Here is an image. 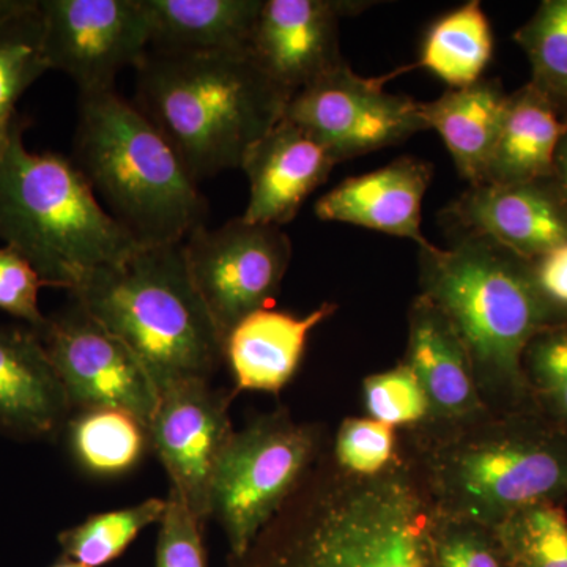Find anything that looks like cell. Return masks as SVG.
I'll list each match as a JSON object with an SVG mask.
<instances>
[{
  "mask_svg": "<svg viewBox=\"0 0 567 567\" xmlns=\"http://www.w3.org/2000/svg\"><path fill=\"white\" fill-rule=\"evenodd\" d=\"M328 447L230 567H429L434 511L402 453L386 472L357 477Z\"/></svg>",
  "mask_w": 567,
  "mask_h": 567,
  "instance_id": "1",
  "label": "cell"
},
{
  "mask_svg": "<svg viewBox=\"0 0 567 567\" xmlns=\"http://www.w3.org/2000/svg\"><path fill=\"white\" fill-rule=\"evenodd\" d=\"M401 453L439 516L488 528L536 503L567 505V432L537 409L488 412L399 432Z\"/></svg>",
  "mask_w": 567,
  "mask_h": 567,
  "instance_id": "2",
  "label": "cell"
},
{
  "mask_svg": "<svg viewBox=\"0 0 567 567\" xmlns=\"http://www.w3.org/2000/svg\"><path fill=\"white\" fill-rule=\"evenodd\" d=\"M420 287L461 339L484 405L536 409L524 354L536 334L567 322L537 290L532 264L486 238L456 234L447 248H420Z\"/></svg>",
  "mask_w": 567,
  "mask_h": 567,
  "instance_id": "3",
  "label": "cell"
},
{
  "mask_svg": "<svg viewBox=\"0 0 567 567\" xmlns=\"http://www.w3.org/2000/svg\"><path fill=\"white\" fill-rule=\"evenodd\" d=\"M136 74L134 104L169 141L197 185L241 169L252 145L282 121L292 99L249 51L151 50Z\"/></svg>",
  "mask_w": 567,
  "mask_h": 567,
  "instance_id": "4",
  "label": "cell"
},
{
  "mask_svg": "<svg viewBox=\"0 0 567 567\" xmlns=\"http://www.w3.org/2000/svg\"><path fill=\"white\" fill-rule=\"evenodd\" d=\"M28 125L18 114L0 134V240L25 257L47 287L71 292L141 246L104 210L71 159L28 151Z\"/></svg>",
  "mask_w": 567,
  "mask_h": 567,
  "instance_id": "5",
  "label": "cell"
},
{
  "mask_svg": "<svg viewBox=\"0 0 567 567\" xmlns=\"http://www.w3.org/2000/svg\"><path fill=\"white\" fill-rule=\"evenodd\" d=\"M71 162L141 248L183 244L207 226V200L181 156L115 89L80 93Z\"/></svg>",
  "mask_w": 567,
  "mask_h": 567,
  "instance_id": "6",
  "label": "cell"
},
{
  "mask_svg": "<svg viewBox=\"0 0 567 567\" xmlns=\"http://www.w3.org/2000/svg\"><path fill=\"white\" fill-rule=\"evenodd\" d=\"M70 295L128 347L159 395L210 382L221 368L224 339L194 287L183 244L141 248L93 271Z\"/></svg>",
  "mask_w": 567,
  "mask_h": 567,
  "instance_id": "7",
  "label": "cell"
},
{
  "mask_svg": "<svg viewBox=\"0 0 567 567\" xmlns=\"http://www.w3.org/2000/svg\"><path fill=\"white\" fill-rule=\"evenodd\" d=\"M328 445L322 425L298 423L286 409L254 417L234 432L210 492V518L221 525L229 565L244 558Z\"/></svg>",
  "mask_w": 567,
  "mask_h": 567,
  "instance_id": "8",
  "label": "cell"
},
{
  "mask_svg": "<svg viewBox=\"0 0 567 567\" xmlns=\"http://www.w3.org/2000/svg\"><path fill=\"white\" fill-rule=\"evenodd\" d=\"M189 275L219 334L246 317L271 308L292 260L281 227L233 219L218 229L194 230L183 241Z\"/></svg>",
  "mask_w": 567,
  "mask_h": 567,
  "instance_id": "9",
  "label": "cell"
},
{
  "mask_svg": "<svg viewBox=\"0 0 567 567\" xmlns=\"http://www.w3.org/2000/svg\"><path fill=\"white\" fill-rule=\"evenodd\" d=\"M284 118L323 145L336 163L393 147L429 130L421 103L386 92L347 63L295 93Z\"/></svg>",
  "mask_w": 567,
  "mask_h": 567,
  "instance_id": "10",
  "label": "cell"
},
{
  "mask_svg": "<svg viewBox=\"0 0 567 567\" xmlns=\"http://www.w3.org/2000/svg\"><path fill=\"white\" fill-rule=\"evenodd\" d=\"M37 334L62 382L71 412L121 410L151 425L159 404L155 383L128 347L78 301L48 317Z\"/></svg>",
  "mask_w": 567,
  "mask_h": 567,
  "instance_id": "11",
  "label": "cell"
},
{
  "mask_svg": "<svg viewBox=\"0 0 567 567\" xmlns=\"http://www.w3.org/2000/svg\"><path fill=\"white\" fill-rule=\"evenodd\" d=\"M43 52L50 70L80 93L114 91L125 66L151 51V24L141 0H39Z\"/></svg>",
  "mask_w": 567,
  "mask_h": 567,
  "instance_id": "12",
  "label": "cell"
},
{
  "mask_svg": "<svg viewBox=\"0 0 567 567\" xmlns=\"http://www.w3.org/2000/svg\"><path fill=\"white\" fill-rule=\"evenodd\" d=\"M234 394L215 391L210 382H185L159 395L148 425L151 447L193 516L210 518L213 476L234 434L229 405Z\"/></svg>",
  "mask_w": 567,
  "mask_h": 567,
  "instance_id": "13",
  "label": "cell"
},
{
  "mask_svg": "<svg viewBox=\"0 0 567 567\" xmlns=\"http://www.w3.org/2000/svg\"><path fill=\"white\" fill-rule=\"evenodd\" d=\"M368 6L352 0H264L249 52L268 78L293 96L344 65L339 24Z\"/></svg>",
  "mask_w": 567,
  "mask_h": 567,
  "instance_id": "14",
  "label": "cell"
},
{
  "mask_svg": "<svg viewBox=\"0 0 567 567\" xmlns=\"http://www.w3.org/2000/svg\"><path fill=\"white\" fill-rule=\"evenodd\" d=\"M445 216L454 234L486 238L528 262L567 241V207L551 178L470 186Z\"/></svg>",
  "mask_w": 567,
  "mask_h": 567,
  "instance_id": "15",
  "label": "cell"
},
{
  "mask_svg": "<svg viewBox=\"0 0 567 567\" xmlns=\"http://www.w3.org/2000/svg\"><path fill=\"white\" fill-rule=\"evenodd\" d=\"M336 164L323 145L282 117L241 164L249 182V203L241 218L278 227L292 223Z\"/></svg>",
  "mask_w": 567,
  "mask_h": 567,
  "instance_id": "16",
  "label": "cell"
},
{
  "mask_svg": "<svg viewBox=\"0 0 567 567\" xmlns=\"http://www.w3.org/2000/svg\"><path fill=\"white\" fill-rule=\"evenodd\" d=\"M406 320L409 338L402 361L415 372L427 395L431 416L423 427L466 423L488 412L468 353L445 315L429 298L417 295Z\"/></svg>",
  "mask_w": 567,
  "mask_h": 567,
  "instance_id": "17",
  "label": "cell"
},
{
  "mask_svg": "<svg viewBox=\"0 0 567 567\" xmlns=\"http://www.w3.org/2000/svg\"><path fill=\"white\" fill-rule=\"evenodd\" d=\"M71 406L40 336L0 324V434L43 440L61 434Z\"/></svg>",
  "mask_w": 567,
  "mask_h": 567,
  "instance_id": "18",
  "label": "cell"
},
{
  "mask_svg": "<svg viewBox=\"0 0 567 567\" xmlns=\"http://www.w3.org/2000/svg\"><path fill=\"white\" fill-rule=\"evenodd\" d=\"M431 181V164L404 156L339 183L317 200L315 212L322 221L352 224L427 248L432 244L421 230V210Z\"/></svg>",
  "mask_w": 567,
  "mask_h": 567,
  "instance_id": "19",
  "label": "cell"
},
{
  "mask_svg": "<svg viewBox=\"0 0 567 567\" xmlns=\"http://www.w3.org/2000/svg\"><path fill=\"white\" fill-rule=\"evenodd\" d=\"M338 306L323 303L308 316L268 308L246 317L227 334L224 361L233 372L234 394L281 393L303 361L309 334L330 319Z\"/></svg>",
  "mask_w": 567,
  "mask_h": 567,
  "instance_id": "20",
  "label": "cell"
},
{
  "mask_svg": "<svg viewBox=\"0 0 567 567\" xmlns=\"http://www.w3.org/2000/svg\"><path fill=\"white\" fill-rule=\"evenodd\" d=\"M151 50L173 54L248 52L264 0H141Z\"/></svg>",
  "mask_w": 567,
  "mask_h": 567,
  "instance_id": "21",
  "label": "cell"
},
{
  "mask_svg": "<svg viewBox=\"0 0 567 567\" xmlns=\"http://www.w3.org/2000/svg\"><path fill=\"white\" fill-rule=\"evenodd\" d=\"M509 95L498 81L483 80L450 89L434 102L421 103L429 130H435L470 186L483 185L498 141Z\"/></svg>",
  "mask_w": 567,
  "mask_h": 567,
  "instance_id": "22",
  "label": "cell"
},
{
  "mask_svg": "<svg viewBox=\"0 0 567 567\" xmlns=\"http://www.w3.org/2000/svg\"><path fill=\"white\" fill-rule=\"evenodd\" d=\"M558 112L532 84L509 95L484 183L550 181L555 153L567 123L559 121Z\"/></svg>",
  "mask_w": 567,
  "mask_h": 567,
  "instance_id": "23",
  "label": "cell"
},
{
  "mask_svg": "<svg viewBox=\"0 0 567 567\" xmlns=\"http://www.w3.org/2000/svg\"><path fill=\"white\" fill-rule=\"evenodd\" d=\"M66 436L74 461L89 475L117 477L133 472L151 447L148 427L112 409L73 412Z\"/></svg>",
  "mask_w": 567,
  "mask_h": 567,
  "instance_id": "24",
  "label": "cell"
},
{
  "mask_svg": "<svg viewBox=\"0 0 567 567\" xmlns=\"http://www.w3.org/2000/svg\"><path fill=\"white\" fill-rule=\"evenodd\" d=\"M494 55V33L477 0L432 24L421 50L420 66L445 81L451 89L480 81Z\"/></svg>",
  "mask_w": 567,
  "mask_h": 567,
  "instance_id": "25",
  "label": "cell"
},
{
  "mask_svg": "<svg viewBox=\"0 0 567 567\" xmlns=\"http://www.w3.org/2000/svg\"><path fill=\"white\" fill-rule=\"evenodd\" d=\"M166 498H147L140 505L121 507L85 518L59 535L62 555L89 567H103L125 554L137 536L159 524Z\"/></svg>",
  "mask_w": 567,
  "mask_h": 567,
  "instance_id": "26",
  "label": "cell"
},
{
  "mask_svg": "<svg viewBox=\"0 0 567 567\" xmlns=\"http://www.w3.org/2000/svg\"><path fill=\"white\" fill-rule=\"evenodd\" d=\"M48 66L39 0L0 22V134L17 117V104Z\"/></svg>",
  "mask_w": 567,
  "mask_h": 567,
  "instance_id": "27",
  "label": "cell"
},
{
  "mask_svg": "<svg viewBox=\"0 0 567 567\" xmlns=\"http://www.w3.org/2000/svg\"><path fill=\"white\" fill-rule=\"evenodd\" d=\"M494 529L506 567H567L566 503L522 507Z\"/></svg>",
  "mask_w": 567,
  "mask_h": 567,
  "instance_id": "28",
  "label": "cell"
},
{
  "mask_svg": "<svg viewBox=\"0 0 567 567\" xmlns=\"http://www.w3.org/2000/svg\"><path fill=\"white\" fill-rule=\"evenodd\" d=\"M532 65V82L557 110L567 107V0H546L514 33Z\"/></svg>",
  "mask_w": 567,
  "mask_h": 567,
  "instance_id": "29",
  "label": "cell"
},
{
  "mask_svg": "<svg viewBox=\"0 0 567 567\" xmlns=\"http://www.w3.org/2000/svg\"><path fill=\"white\" fill-rule=\"evenodd\" d=\"M524 374L533 404L567 432V322L533 338L524 354Z\"/></svg>",
  "mask_w": 567,
  "mask_h": 567,
  "instance_id": "30",
  "label": "cell"
},
{
  "mask_svg": "<svg viewBox=\"0 0 567 567\" xmlns=\"http://www.w3.org/2000/svg\"><path fill=\"white\" fill-rule=\"evenodd\" d=\"M331 461L339 470L357 477L386 472L401 454L398 429L369 416L342 420L330 442Z\"/></svg>",
  "mask_w": 567,
  "mask_h": 567,
  "instance_id": "31",
  "label": "cell"
},
{
  "mask_svg": "<svg viewBox=\"0 0 567 567\" xmlns=\"http://www.w3.org/2000/svg\"><path fill=\"white\" fill-rule=\"evenodd\" d=\"M365 416L402 431L423 427L431 416L427 395L409 364L375 372L361 386Z\"/></svg>",
  "mask_w": 567,
  "mask_h": 567,
  "instance_id": "32",
  "label": "cell"
},
{
  "mask_svg": "<svg viewBox=\"0 0 567 567\" xmlns=\"http://www.w3.org/2000/svg\"><path fill=\"white\" fill-rule=\"evenodd\" d=\"M429 567H506L495 529L439 516L429 527Z\"/></svg>",
  "mask_w": 567,
  "mask_h": 567,
  "instance_id": "33",
  "label": "cell"
},
{
  "mask_svg": "<svg viewBox=\"0 0 567 567\" xmlns=\"http://www.w3.org/2000/svg\"><path fill=\"white\" fill-rule=\"evenodd\" d=\"M155 567H208L204 525L174 488H169L159 520Z\"/></svg>",
  "mask_w": 567,
  "mask_h": 567,
  "instance_id": "34",
  "label": "cell"
},
{
  "mask_svg": "<svg viewBox=\"0 0 567 567\" xmlns=\"http://www.w3.org/2000/svg\"><path fill=\"white\" fill-rule=\"evenodd\" d=\"M41 287L47 284L25 257L9 246L0 248V311L20 320L35 333L48 322L39 305Z\"/></svg>",
  "mask_w": 567,
  "mask_h": 567,
  "instance_id": "35",
  "label": "cell"
},
{
  "mask_svg": "<svg viewBox=\"0 0 567 567\" xmlns=\"http://www.w3.org/2000/svg\"><path fill=\"white\" fill-rule=\"evenodd\" d=\"M529 264L544 300L567 319V241Z\"/></svg>",
  "mask_w": 567,
  "mask_h": 567,
  "instance_id": "36",
  "label": "cell"
},
{
  "mask_svg": "<svg viewBox=\"0 0 567 567\" xmlns=\"http://www.w3.org/2000/svg\"><path fill=\"white\" fill-rule=\"evenodd\" d=\"M551 182H554L555 188H557L563 203L567 207V123L565 133H563L561 140H559L557 153H555Z\"/></svg>",
  "mask_w": 567,
  "mask_h": 567,
  "instance_id": "37",
  "label": "cell"
},
{
  "mask_svg": "<svg viewBox=\"0 0 567 567\" xmlns=\"http://www.w3.org/2000/svg\"><path fill=\"white\" fill-rule=\"evenodd\" d=\"M33 0H0V22L9 20L20 11L29 9Z\"/></svg>",
  "mask_w": 567,
  "mask_h": 567,
  "instance_id": "38",
  "label": "cell"
},
{
  "mask_svg": "<svg viewBox=\"0 0 567 567\" xmlns=\"http://www.w3.org/2000/svg\"><path fill=\"white\" fill-rule=\"evenodd\" d=\"M50 567H89L85 565H82L80 561H74V559H71L69 557H65V555H62L61 558L55 559L54 563Z\"/></svg>",
  "mask_w": 567,
  "mask_h": 567,
  "instance_id": "39",
  "label": "cell"
}]
</instances>
